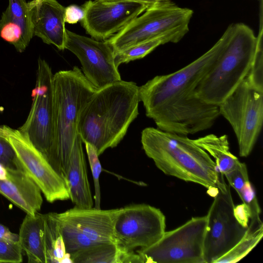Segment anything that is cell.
<instances>
[{
	"label": "cell",
	"mask_w": 263,
	"mask_h": 263,
	"mask_svg": "<svg viewBox=\"0 0 263 263\" xmlns=\"http://www.w3.org/2000/svg\"><path fill=\"white\" fill-rule=\"evenodd\" d=\"M233 24L207 51L181 69L157 76L139 87L147 117L157 128L187 136L211 128L220 116L219 106L197 96L195 89L217 61L230 37Z\"/></svg>",
	"instance_id": "1"
},
{
	"label": "cell",
	"mask_w": 263,
	"mask_h": 263,
	"mask_svg": "<svg viewBox=\"0 0 263 263\" xmlns=\"http://www.w3.org/2000/svg\"><path fill=\"white\" fill-rule=\"evenodd\" d=\"M139 86L123 80L98 89L80 113L78 131L99 156L117 146L139 114Z\"/></svg>",
	"instance_id": "2"
},
{
	"label": "cell",
	"mask_w": 263,
	"mask_h": 263,
	"mask_svg": "<svg viewBox=\"0 0 263 263\" xmlns=\"http://www.w3.org/2000/svg\"><path fill=\"white\" fill-rule=\"evenodd\" d=\"M141 141L145 154L165 174L201 185L213 198L229 187L214 160L194 139L148 127L142 131Z\"/></svg>",
	"instance_id": "3"
},
{
	"label": "cell",
	"mask_w": 263,
	"mask_h": 263,
	"mask_svg": "<svg viewBox=\"0 0 263 263\" xmlns=\"http://www.w3.org/2000/svg\"><path fill=\"white\" fill-rule=\"evenodd\" d=\"M52 86L53 141L47 160L64 180L80 113L98 89L78 66L54 74Z\"/></svg>",
	"instance_id": "4"
},
{
	"label": "cell",
	"mask_w": 263,
	"mask_h": 263,
	"mask_svg": "<svg viewBox=\"0 0 263 263\" xmlns=\"http://www.w3.org/2000/svg\"><path fill=\"white\" fill-rule=\"evenodd\" d=\"M257 36L248 25L233 24L222 53L198 83L195 93L204 102L219 106L249 72L256 51Z\"/></svg>",
	"instance_id": "5"
},
{
	"label": "cell",
	"mask_w": 263,
	"mask_h": 263,
	"mask_svg": "<svg viewBox=\"0 0 263 263\" xmlns=\"http://www.w3.org/2000/svg\"><path fill=\"white\" fill-rule=\"evenodd\" d=\"M193 13L192 9L179 7L173 2L148 8L107 40L115 52L159 37L176 43L188 32Z\"/></svg>",
	"instance_id": "6"
},
{
	"label": "cell",
	"mask_w": 263,
	"mask_h": 263,
	"mask_svg": "<svg viewBox=\"0 0 263 263\" xmlns=\"http://www.w3.org/2000/svg\"><path fill=\"white\" fill-rule=\"evenodd\" d=\"M222 115L236 135L239 153L248 157L261 130L263 122V87L246 77L235 90L219 105Z\"/></svg>",
	"instance_id": "7"
},
{
	"label": "cell",
	"mask_w": 263,
	"mask_h": 263,
	"mask_svg": "<svg viewBox=\"0 0 263 263\" xmlns=\"http://www.w3.org/2000/svg\"><path fill=\"white\" fill-rule=\"evenodd\" d=\"M207 216L193 217L177 228L166 232L154 244L137 252L144 262L205 263L204 241Z\"/></svg>",
	"instance_id": "8"
},
{
	"label": "cell",
	"mask_w": 263,
	"mask_h": 263,
	"mask_svg": "<svg viewBox=\"0 0 263 263\" xmlns=\"http://www.w3.org/2000/svg\"><path fill=\"white\" fill-rule=\"evenodd\" d=\"M53 76L47 62L39 58L30 110L26 121L18 129L46 159L53 141Z\"/></svg>",
	"instance_id": "9"
},
{
	"label": "cell",
	"mask_w": 263,
	"mask_h": 263,
	"mask_svg": "<svg viewBox=\"0 0 263 263\" xmlns=\"http://www.w3.org/2000/svg\"><path fill=\"white\" fill-rule=\"evenodd\" d=\"M165 217L161 211L146 204L121 208L114 223V238L122 249L130 251L147 248L163 236Z\"/></svg>",
	"instance_id": "10"
},
{
	"label": "cell",
	"mask_w": 263,
	"mask_h": 263,
	"mask_svg": "<svg viewBox=\"0 0 263 263\" xmlns=\"http://www.w3.org/2000/svg\"><path fill=\"white\" fill-rule=\"evenodd\" d=\"M234 202L230 187L219 190L206 215L207 229L204 241L205 263H214L242 238L247 228L241 226L233 215Z\"/></svg>",
	"instance_id": "11"
},
{
	"label": "cell",
	"mask_w": 263,
	"mask_h": 263,
	"mask_svg": "<svg viewBox=\"0 0 263 263\" xmlns=\"http://www.w3.org/2000/svg\"><path fill=\"white\" fill-rule=\"evenodd\" d=\"M3 127L20 166L39 186L47 201L52 203L70 199L64 180L43 155L18 129Z\"/></svg>",
	"instance_id": "12"
},
{
	"label": "cell",
	"mask_w": 263,
	"mask_h": 263,
	"mask_svg": "<svg viewBox=\"0 0 263 263\" xmlns=\"http://www.w3.org/2000/svg\"><path fill=\"white\" fill-rule=\"evenodd\" d=\"M65 49L78 58L84 76L97 89L121 80L115 52L107 40L98 41L66 29Z\"/></svg>",
	"instance_id": "13"
},
{
	"label": "cell",
	"mask_w": 263,
	"mask_h": 263,
	"mask_svg": "<svg viewBox=\"0 0 263 263\" xmlns=\"http://www.w3.org/2000/svg\"><path fill=\"white\" fill-rule=\"evenodd\" d=\"M80 21L87 34L98 41H105L122 30L147 7L129 2H102L89 0L82 6Z\"/></svg>",
	"instance_id": "14"
},
{
	"label": "cell",
	"mask_w": 263,
	"mask_h": 263,
	"mask_svg": "<svg viewBox=\"0 0 263 263\" xmlns=\"http://www.w3.org/2000/svg\"><path fill=\"white\" fill-rule=\"evenodd\" d=\"M33 36L58 49H65V8L56 0H32L28 3Z\"/></svg>",
	"instance_id": "15"
},
{
	"label": "cell",
	"mask_w": 263,
	"mask_h": 263,
	"mask_svg": "<svg viewBox=\"0 0 263 263\" xmlns=\"http://www.w3.org/2000/svg\"><path fill=\"white\" fill-rule=\"evenodd\" d=\"M121 208L101 210L74 207L58 216L74 226L94 243L114 242V227Z\"/></svg>",
	"instance_id": "16"
},
{
	"label": "cell",
	"mask_w": 263,
	"mask_h": 263,
	"mask_svg": "<svg viewBox=\"0 0 263 263\" xmlns=\"http://www.w3.org/2000/svg\"><path fill=\"white\" fill-rule=\"evenodd\" d=\"M7 178L0 180V194L26 214L35 215L43 203L41 191L22 168H7Z\"/></svg>",
	"instance_id": "17"
},
{
	"label": "cell",
	"mask_w": 263,
	"mask_h": 263,
	"mask_svg": "<svg viewBox=\"0 0 263 263\" xmlns=\"http://www.w3.org/2000/svg\"><path fill=\"white\" fill-rule=\"evenodd\" d=\"M0 36L22 52L33 36L31 17L26 0H9L0 20Z\"/></svg>",
	"instance_id": "18"
},
{
	"label": "cell",
	"mask_w": 263,
	"mask_h": 263,
	"mask_svg": "<svg viewBox=\"0 0 263 263\" xmlns=\"http://www.w3.org/2000/svg\"><path fill=\"white\" fill-rule=\"evenodd\" d=\"M82 142L78 134L70 155L64 181L70 199L74 206L89 209L93 208V201L87 176Z\"/></svg>",
	"instance_id": "19"
},
{
	"label": "cell",
	"mask_w": 263,
	"mask_h": 263,
	"mask_svg": "<svg viewBox=\"0 0 263 263\" xmlns=\"http://www.w3.org/2000/svg\"><path fill=\"white\" fill-rule=\"evenodd\" d=\"M18 243L29 263H47L43 239V214H26L20 228Z\"/></svg>",
	"instance_id": "20"
},
{
	"label": "cell",
	"mask_w": 263,
	"mask_h": 263,
	"mask_svg": "<svg viewBox=\"0 0 263 263\" xmlns=\"http://www.w3.org/2000/svg\"><path fill=\"white\" fill-rule=\"evenodd\" d=\"M194 140L198 145L214 158L219 172L223 176L229 174L242 164L230 152L227 135L218 136L211 134Z\"/></svg>",
	"instance_id": "21"
},
{
	"label": "cell",
	"mask_w": 263,
	"mask_h": 263,
	"mask_svg": "<svg viewBox=\"0 0 263 263\" xmlns=\"http://www.w3.org/2000/svg\"><path fill=\"white\" fill-rule=\"evenodd\" d=\"M43 239L47 263L69 262L70 254L66 252L57 213L43 214Z\"/></svg>",
	"instance_id": "22"
},
{
	"label": "cell",
	"mask_w": 263,
	"mask_h": 263,
	"mask_svg": "<svg viewBox=\"0 0 263 263\" xmlns=\"http://www.w3.org/2000/svg\"><path fill=\"white\" fill-rule=\"evenodd\" d=\"M127 250L120 248L116 242L95 244L70 254L73 263H123Z\"/></svg>",
	"instance_id": "23"
},
{
	"label": "cell",
	"mask_w": 263,
	"mask_h": 263,
	"mask_svg": "<svg viewBox=\"0 0 263 263\" xmlns=\"http://www.w3.org/2000/svg\"><path fill=\"white\" fill-rule=\"evenodd\" d=\"M242 238L228 252L214 263H234L245 257L256 247L263 236V223L260 218L250 219Z\"/></svg>",
	"instance_id": "24"
},
{
	"label": "cell",
	"mask_w": 263,
	"mask_h": 263,
	"mask_svg": "<svg viewBox=\"0 0 263 263\" xmlns=\"http://www.w3.org/2000/svg\"><path fill=\"white\" fill-rule=\"evenodd\" d=\"M57 218L60 233L67 253L70 254L83 248L95 245L72 223L60 217L58 213Z\"/></svg>",
	"instance_id": "25"
},
{
	"label": "cell",
	"mask_w": 263,
	"mask_h": 263,
	"mask_svg": "<svg viewBox=\"0 0 263 263\" xmlns=\"http://www.w3.org/2000/svg\"><path fill=\"white\" fill-rule=\"evenodd\" d=\"M166 43L167 42L165 39L156 38L137 44L122 51L116 52L115 54V64L118 67L122 64H126L132 61L142 59L159 46Z\"/></svg>",
	"instance_id": "26"
},
{
	"label": "cell",
	"mask_w": 263,
	"mask_h": 263,
	"mask_svg": "<svg viewBox=\"0 0 263 263\" xmlns=\"http://www.w3.org/2000/svg\"><path fill=\"white\" fill-rule=\"evenodd\" d=\"M87 155L90 170L93 177L95 187V208L101 209V191L99 178L102 172V165L99 155L95 147L88 142H84Z\"/></svg>",
	"instance_id": "27"
},
{
	"label": "cell",
	"mask_w": 263,
	"mask_h": 263,
	"mask_svg": "<svg viewBox=\"0 0 263 263\" xmlns=\"http://www.w3.org/2000/svg\"><path fill=\"white\" fill-rule=\"evenodd\" d=\"M22 261V250L18 242L0 239V262L20 263Z\"/></svg>",
	"instance_id": "28"
},
{
	"label": "cell",
	"mask_w": 263,
	"mask_h": 263,
	"mask_svg": "<svg viewBox=\"0 0 263 263\" xmlns=\"http://www.w3.org/2000/svg\"><path fill=\"white\" fill-rule=\"evenodd\" d=\"M0 163L6 168H21L12 145L6 138L1 136Z\"/></svg>",
	"instance_id": "29"
},
{
	"label": "cell",
	"mask_w": 263,
	"mask_h": 263,
	"mask_svg": "<svg viewBox=\"0 0 263 263\" xmlns=\"http://www.w3.org/2000/svg\"><path fill=\"white\" fill-rule=\"evenodd\" d=\"M226 177L230 185L233 187L238 194L246 183L249 181L246 164L242 163L239 167L226 176Z\"/></svg>",
	"instance_id": "30"
},
{
	"label": "cell",
	"mask_w": 263,
	"mask_h": 263,
	"mask_svg": "<svg viewBox=\"0 0 263 263\" xmlns=\"http://www.w3.org/2000/svg\"><path fill=\"white\" fill-rule=\"evenodd\" d=\"M233 212V215L238 223L243 227L247 228L251 216L249 206L245 203L234 205Z\"/></svg>",
	"instance_id": "31"
},
{
	"label": "cell",
	"mask_w": 263,
	"mask_h": 263,
	"mask_svg": "<svg viewBox=\"0 0 263 263\" xmlns=\"http://www.w3.org/2000/svg\"><path fill=\"white\" fill-rule=\"evenodd\" d=\"M84 11L82 7L72 5L65 8V22L75 24L80 22L83 17Z\"/></svg>",
	"instance_id": "32"
},
{
	"label": "cell",
	"mask_w": 263,
	"mask_h": 263,
	"mask_svg": "<svg viewBox=\"0 0 263 263\" xmlns=\"http://www.w3.org/2000/svg\"><path fill=\"white\" fill-rule=\"evenodd\" d=\"M102 2H129L142 4L147 7V9L152 7L168 4L172 0H97Z\"/></svg>",
	"instance_id": "33"
},
{
	"label": "cell",
	"mask_w": 263,
	"mask_h": 263,
	"mask_svg": "<svg viewBox=\"0 0 263 263\" xmlns=\"http://www.w3.org/2000/svg\"><path fill=\"white\" fill-rule=\"evenodd\" d=\"M0 239L17 242L18 241V234L11 232L7 227L0 223Z\"/></svg>",
	"instance_id": "34"
},
{
	"label": "cell",
	"mask_w": 263,
	"mask_h": 263,
	"mask_svg": "<svg viewBox=\"0 0 263 263\" xmlns=\"http://www.w3.org/2000/svg\"><path fill=\"white\" fill-rule=\"evenodd\" d=\"M7 174V168L0 163V180L6 179Z\"/></svg>",
	"instance_id": "35"
},
{
	"label": "cell",
	"mask_w": 263,
	"mask_h": 263,
	"mask_svg": "<svg viewBox=\"0 0 263 263\" xmlns=\"http://www.w3.org/2000/svg\"><path fill=\"white\" fill-rule=\"evenodd\" d=\"M0 136L4 137L6 138V134L4 128L3 126H0Z\"/></svg>",
	"instance_id": "36"
}]
</instances>
